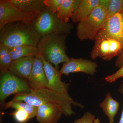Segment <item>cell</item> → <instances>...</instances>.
Returning <instances> with one entry per match:
<instances>
[{
	"label": "cell",
	"instance_id": "1",
	"mask_svg": "<svg viewBox=\"0 0 123 123\" xmlns=\"http://www.w3.org/2000/svg\"><path fill=\"white\" fill-rule=\"evenodd\" d=\"M12 99L23 101L37 107L44 104H54L61 108L63 115L67 117L75 114L72 106L84 108L83 105L74 101L69 95L61 94L48 88L31 89L27 93L15 94Z\"/></svg>",
	"mask_w": 123,
	"mask_h": 123
},
{
	"label": "cell",
	"instance_id": "2",
	"mask_svg": "<svg viewBox=\"0 0 123 123\" xmlns=\"http://www.w3.org/2000/svg\"><path fill=\"white\" fill-rule=\"evenodd\" d=\"M41 36L32 24L17 22L0 26V43L9 48L22 45L37 47Z\"/></svg>",
	"mask_w": 123,
	"mask_h": 123
},
{
	"label": "cell",
	"instance_id": "3",
	"mask_svg": "<svg viewBox=\"0 0 123 123\" xmlns=\"http://www.w3.org/2000/svg\"><path fill=\"white\" fill-rule=\"evenodd\" d=\"M68 35L52 34L42 36L37 45L40 54L49 63L59 70V64L70 58L66 54V39Z\"/></svg>",
	"mask_w": 123,
	"mask_h": 123
},
{
	"label": "cell",
	"instance_id": "4",
	"mask_svg": "<svg viewBox=\"0 0 123 123\" xmlns=\"http://www.w3.org/2000/svg\"><path fill=\"white\" fill-rule=\"evenodd\" d=\"M107 9L98 5L87 17L78 23L77 35L80 40H94L107 18Z\"/></svg>",
	"mask_w": 123,
	"mask_h": 123
},
{
	"label": "cell",
	"instance_id": "5",
	"mask_svg": "<svg viewBox=\"0 0 123 123\" xmlns=\"http://www.w3.org/2000/svg\"><path fill=\"white\" fill-rule=\"evenodd\" d=\"M32 25L41 37L52 34L68 35L73 29L72 24L62 22L58 18L57 13H52L47 7Z\"/></svg>",
	"mask_w": 123,
	"mask_h": 123
},
{
	"label": "cell",
	"instance_id": "6",
	"mask_svg": "<svg viewBox=\"0 0 123 123\" xmlns=\"http://www.w3.org/2000/svg\"><path fill=\"white\" fill-rule=\"evenodd\" d=\"M91 56L93 59L99 57L105 61H110L118 56L123 50L121 42L107 36L97 35Z\"/></svg>",
	"mask_w": 123,
	"mask_h": 123
},
{
	"label": "cell",
	"instance_id": "7",
	"mask_svg": "<svg viewBox=\"0 0 123 123\" xmlns=\"http://www.w3.org/2000/svg\"><path fill=\"white\" fill-rule=\"evenodd\" d=\"M31 89L27 81L15 76L8 70L0 73V101L4 102L9 96L30 92Z\"/></svg>",
	"mask_w": 123,
	"mask_h": 123
},
{
	"label": "cell",
	"instance_id": "8",
	"mask_svg": "<svg viewBox=\"0 0 123 123\" xmlns=\"http://www.w3.org/2000/svg\"><path fill=\"white\" fill-rule=\"evenodd\" d=\"M40 14L25 12L14 6L9 0H0V26L20 21L32 24Z\"/></svg>",
	"mask_w": 123,
	"mask_h": 123
},
{
	"label": "cell",
	"instance_id": "9",
	"mask_svg": "<svg viewBox=\"0 0 123 123\" xmlns=\"http://www.w3.org/2000/svg\"><path fill=\"white\" fill-rule=\"evenodd\" d=\"M40 55L43 62L44 70L47 79L48 89L61 94L69 95L68 91L70 84H66L62 81L61 79L62 75L60 70L53 67L52 64L46 61L43 56Z\"/></svg>",
	"mask_w": 123,
	"mask_h": 123
},
{
	"label": "cell",
	"instance_id": "10",
	"mask_svg": "<svg viewBox=\"0 0 123 123\" xmlns=\"http://www.w3.org/2000/svg\"><path fill=\"white\" fill-rule=\"evenodd\" d=\"M97 64L95 62L83 58H70L64 63L60 70L62 75L68 76L71 73L82 72L93 76L97 71Z\"/></svg>",
	"mask_w": 123,
	"mask_h": 123
},
{
	"label": "cell",
	"instance_id": "11",
	"mask_svg": "<svg viewBox=\"0 0 123 123\" xmlns=\"http://www.w3.org/2000/svg\"><path fill=\"white\" fill-rule=\"evenodd\" d=\"M122 20L120 13L108 17L97 35L113 38L121 42L123 46Z\"/></svg>",
	"mask_w": 123,
	"mask_h": 123
},
{
	"label": "cell",
	"instance_id": "12",
	"mask_svg": "<svg viewBox=\"0 0 123 123\" xmlns=\"http://www.w3.org/2000/svg\"><path fill=\"white\" fill-rule=\"evenodd\" d=\"M27 82L31 89L48 88L47 79L40 55L35 57L33 68Z\"/></svg>",
	"mask_w": 123,
	"mask_h": 123
},
{
	"label": "cell",
	"instance_id": "13",
	"mask_svg": "<svg viewBox=\"0 0 123 123\" xmlns=\"http://www.w3.org/2000/svg\"><path fill=\"white\" fill-rule=\"evenodd\" d=\"M63 115V111L59 106L47 103L38 106L36 117L39 123H57Z\"/></svg>",
	"mask_w": 123,
	"mask_h": 123
},
{
	"label": "cell",
	"instance_id": "14",
	"mask_svg": "<svg viewBox=\"0 0 123 123\" xmlns=\"http://www.w3.org/2000/svg\"><path fill=\"white\" fill-rule=\"evenodd\" d=\"M35 57H26L13 61L9 70L16 76L29 80L33 68Z\"/></svg>",
	"mask_w": 123,
	"mask_h": 123
},
{
	"label": "cell",
	"instance_id": "15",
	"mask_svg": "<svg viewBox=\"0 0 123 123\" xmlns=\"http://www.w3.org/2000/svg\"><path fill=\"white\" fill-rule=\"evenodd\" d=\"M99 0H76L75 10L71 18L74 23H79L88 17L97 6Z\"/></svg>",
	"mask_w": 123,
	"mask_h": 123
},
{
	"label": "cell",
	"instance_id": "16",
	"mask_svg": "<svg viewBox=\"0 0 123 123\" xmlns=\"http://www.w3.org/2000/svg\"><path fill=\"white\" fill-rule=\"evenodd\" d=\"M18 8L27 13L40 14L46 8L44 0H9Z\"/></svg>",
	"mask_w": 123,
	"mask_h": 123
},
{
	"label": "cell",
	"instance_id": "17",
	"mask_svg": "<svg viewBox=\"0 0 123 123\" xmlns=\"http://www.w3.org/2000/svg\"><path fill=\"white\" fill-rule=\"evenodd\" d=\"M99 106L107 117L109 123H114L115 117L118 111L120 103L112 98L110 92L106 94L105 99Z\"/></svg>",
	"mask_w": 123,
	"mask_h": 123
},
{
	"label": "cell",
	"instance_id": "18",
	"mask_svg": "<svg viewBox=\"0 0 123 123\" xmlns=\"http://www.w3.org/2000/svg\"><path fill=\"white\" fill-rule=\"evenodd\" d=\"M13 60L26 57H36L40 55L37 47L30 45H22L9 48Z\"/></svg>",
	"mask_w": 123,
	"mask_h": 123
},
{
	"label": "cell",
	"instance_id": "19",
	"mask_svg": "<svg viewBox=\"0 0 123 123\" xmlns=\"http://www.w3.org/2000/svg\"><path fill=\"white\" fill-rule=\"evenodd\" d=\"M75 0H64L57 11L58 18L64 23H69L75 10Z\"/></svg>",
	"mask_w": 123,
	"mask_h": 123
},
{
	"label": "cell",
	"instance_id": "20",
	"mask_svg": "<svg viewBox=\"0 0 123 123\" xmlns=\"http://www.w3.org/2000/svg\"><path fill=\"white\" fill-rule=\"evenodd\" d=\"M9 108L24 111L28 113L32 118L36 116L38 107L32 105L23 101L12 99L5 105V109Z\"/></svg>",
	"mask_w": 123,
	"mask_h": 123
},
{
	"label": "cell",
	"instance_id": "21",
	"mask_svg": "<svg viewBox=\"0 0 123 123\" xmlns=\"http://www.w3.org/2000/svg\"><path fill=\"white\" fill-rule=\"evenodd\" d=\"M13 61L8 47L0 43V71L4 73L9 70Z\"/></svg>",
	"mask_w": 123,
	"mask_h": 123
},
{
	"label": "cell",
	"instance_id": "22",
	"mask_svg": "<svg viewBox=\"0 0 123 123\" xmlns=\"http://www.w3.org/2000/svg\"><path fill=\"white\" fill-rule=\"evenodd\" d=\"M123 7V0H109L107 17L120 13Z\"/></svg>",
	"mask_w": 123,
	"mask_h": 123
},
{
	"label": "cell",
	"instance_id": "23",
	"mask_svg": "<svg viewBox=\"0 0 123 123\" xmlns=\"http://www.w3.org/2000/svg\"><path fill=\"white\" fill-rule=\"evenodd\" d=\"M10 115L13 116L16 122L18 123H25L31 118L26 112L20 110H15Z\"/></svg>",
	"mask_w": 123,
	"mask_h": 123
},
{
	"label": "cell",
	"instance_id": "24",
	"mask_svg": "<svg viewBox=\"0 0 123 123\" xmlns=\"http://www.w3.org/2000/svg\"><path fill=\"white\" fill-rule=\"evenodd\" d=\"M64 0H44V5L53 13H57Z\"/></svg>",
	"mask_w": 123,
	"mask_h": 123
},
{
	"label": "cell",
	"instance_id": "25",
	"mask_svg": "<svg viewBox=\"0 0 123 123\" xmlns=\"http://www.w3.org/2000/svg\"><path fill=\"white\" fill-rule=\"evenodd\" d=\"M95 116L90 112H86L81 118L77 119L74 123H94Z\"/></svg>",
	"mask_w": 123,
	"mask_h": 123
},
{
	"label": "cell",
	"instance_id": "26",
	"mask_svg": "<svg viewBox=\"0 0 123 123\" xmlns=\"http://www.w3.org/2000/svg\"><path fill=\"white\" fill-rule=\"evenodd\" d=\"M121 78H123V65L115 73L105 78V80L108 82L111 83Z\"/></svg>",
	"mask_w": 123,
	"mask_h": 123
},
{
	"label": "cell",
	"instance_id": "27",
	"mask_svg": "<svg viewBox=\"0 0 123 123\" xmlns=\"http://www.w3.org/2000/svg\"><path fill=\"white\" fill-rule=\"evenodd\" d=\"M115 66L117 68H121L123 65V50L118 56L115 62Z\"/></svg>",
	"mask_w": 123,
	"mask_h": 123
},
{
	"label": "cell",
	"instance_id": "28",
	"mask_svg": "<svg viewBox=\"0 0 123 123\" xmlns=\"http://www.w3.org/2000/svg\"><path fill=\"white\" fill-rule=\"evenodd\" d=\"M119 91L123 95V81H122L121 85L120 86L119 88ZM119 123H123V108L121 117H120V120Z\"/></svg>",
	"mask_w": 123,
	"mask_h": 123
},
{
	"label": "cell",
	"instance_id": "29",
	"mask_svg": "<svg viewBox=\"0 0 123 123\" xmlns=\"http://www.w3.org/2000/svg\"><path fill=\"white\" fill-rule=\"evenodd\" d=\"M94 123H100V120L98 118L95 119Z\"/></svg>",
	"mask_w": 123,
	"mask_h": 123
},
{
	"label": "cell",
	"instance_id": "30",
	"mask_svg": "<svg viewBox=\"0 0 123 123\" xmlns=\"http://www.w3.org/2000/svg\"><path fill=\"white\" fill-rule=\"evenodd\" d=\"M122 17H123V20H122V24H123V27H122V31H123V15H122Z\"/></svg>",
	"mask_w": 123,
	"mask_h": 123
},
{
	"label": "cell",
	"instance_id": "31",
	"mask_svg": "<svg viewBox=\"0 0 123 123\" xmlns=\"http://www.w3.org/2000/svg\"><path fill=\"white\" fill-rule=\"evenodd\" d=\"M120 13L121 14H123V7L122 10H121V12H120Z\"/></svg>",
	"mask_w": 123,
	"mask_h": 123
},
{
	"label": "cell",
	"instance_id": "32",
	"mask_svg": "<svg viewBox=\"0 0 123 123\" xmlns=\"http://www.w3.org/2000/svg\"><path fill=\"white\" fill-rule=\"evenodd\" d=\"M122 15H123V14H122Z\"/></svg>",
	"mask_w": 123,
	"mask_h": 123
}]
</instances>
